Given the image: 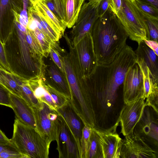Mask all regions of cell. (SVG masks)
Masks as SVG:
<instances>
[{
	"label": "cell",
	"mask_w": 158,
	"mask_h": 158,
	"mask_svg": "<svg viewBox=\"0 0 158 158\" xmlns=\"http://www.w3.org/2000/svg\"><path fill=\"white\" fill-rule=\"evenodd\" d=\"M136 58L135 51L126 44L112 62L98 65L86 79L88 91L94 104L97 100H100L103 107L113 106L127 72L136 63Z\"/></svg>",
	"instance_id": "1"
},
{
	"label": "cell",
	"mask_w": 158,
	"mask_h": 158,
	"mask_svg": "<svg viewBox=\"0 0 158 158\" xmlns=\"http://www.w3.org/2000/svg\"><path fill=\"white\" fill-rule=\"evenodd\" d=\"M90 33L98 64L112 62L127 44L128 37L120 20L110 7L96 20Z\"/></svg>",
	"instance_id": "2"
},
{
	"label": "cell",
	"mask_w": 158,
	"mask_h": 158,
	"mask_svg": "<svg viewBox=\"0 0 158 158\" xmlns=\"http://www.w3.org/2000/svg\"><path fill=\"white\" fill-rule=\"evenodd\" d=\"M3 44L11 73L28 80L40 77L43 64L32 53L26 39L27 28L19 20Z\"/></svg>",
	"instance_id": "3"
},
{
	"label": "cell",
	"mask_w": 158,
	"mask_h": 158,
	"mask_svg": "<svg viewBox=\"0 0 158 158\" xmlns=\"http://www.w3.org/2000/svg\"><path fill=\"white\" fill-rule=\"evenodd\" d=\"M11 140L22 158H48L50 144L36 129L23 124L16 117Z\"/></svg>",
	"instance_id": "4"
},
{
	"label": "cell",
	"mask_w": 158,
	"mask_h": 158,
	"mask_svg": "<svg viewBox=\"0 0 158 158\" xmlns=\"http://www.w3.org/2000/svg\"><path fill=\"white\" fill-rule=\"evenodd\" d=\"M121 10L116 15L128 37L138 44L149 40L147 24L141 13L130 0H122Z\"/></svg>",
	"instance_id": "5"
},
{
	"label": "cell",
	"mask_w": 158,
	"mask_h": 158,
	"mask_svg": "<svg viewBox=\"0 0 158 158\" xmlns=\"http://www.w3.org/2000/svg\"><path fill=\"white\" fill-rule=\"evenodd\" d=\"M31 108L37 131L49 144L56 141L62 121L57 110L41 101L37 106Z\"/></svg>",
	"instance_id": "6"
},
{
	"label": "cell",
	"mask_w": 158,
	"mask_h": 158,
	"mask_svg": "<svg viewBox=\"0 0 158 158\" xmlns=\"http://www.w3.org/2000/svg\"><path fill=\"white\" fill-rule=\"evenodd\" d=\"M99 3L88 2L84 3L82 5L70 33V39L73 46L90 32L95 21L99 17L98 10Z\"/></svg>",
	"instance_id": "7"
},
{
	"label": "cell",
	"mask_w": 158,
	"mask_h": 158,
	"mask_svg": "<svg viewBox=\"0 0 158 158\" xmlns=\"http://www.w3.org/2000/svg\"><path fill=\"white\" fill-rule=\"evenodd\" d=\"M123 139L120 158H157L158 152L134 132Z\"/></svg>",
	"instance_id": "8"
},
{
	"label": "cell",
	"mask_w": 158,
	"mask_h": 158,
	"mask_svg": "<svg viewBox=\"0 0 158 158\" xmlns=\"http://www.w3.org/2000/svg\"><path fill=\"white\" fill-rule=\"evenodd\" d=\"M144 101L139 96L130 102L124 104L117 120L120 123L121 133L123 136L133 132L146 106Z\"/></svg>",
	"instance_id": "9"
},
{
	"label": "cell",
	"mask_w": 158,
	"mask_h": 158,
	"mask_svg": "<svg viewBox=\"0 0 158 158\" xmlns=\"http://www.w3.org/2000/svg\"><path fill=\"white\" fill-rule=\"evenodd\" d=\"M73 47L83 74L86 79L94 73L98 65L90 33Z\"/></svg>",
	"instance_id": "10"
},
{
	"label": "cell",
	"mask_w": 158,
	"mask_h": 158,
	"mask_svg": "<svg viewBox=\"0 0 158 158\" xmlns=\"http://www.w3.org/2000/svg\"><path fill=\"white\" fill-rule=\"evenodd\" d=\"M23 0H0V39L4 44L15 25V13L21 14Z\"/></svg>",
	"instance_id": "11"
},
{
	"label": "cell",
	"mask_w": 158,
	"mask_h": 158,
	"mask_svg": "<svg viewBox=\"0 0 158 158\" xmlns=\"http://www.w3.org/2000/svg\"><path fill=\"white\" fill-rule=\"evenodd\" d=\"M49 57L47 63L43 60L40 77L43 81L70 98L71 91L66 75Z\"/></svg>",
	"instance_id": "12"
},
{
	"label": "cell",
	"mask_w": 158,
	"mask_h": 158,
	"mask_svg": "<svg viewBox=\"0 0 158 158\" xmlns=\"http://www.w3.org/2000/svg\"><path fill=\"white\" fill-rule=\"evenodd\" d=\"M123 90L124 104L130 102L139 96L142 97L143 92V75L136 63L127 72L123 83Z\"/></svg>",
	"instance_id": "13"
},
{
	"label": "cell",
	"mask_w": 158,
	"mask_h": 158,
	"mask_svg": "<svg viewBox=\"0 0 158 158\" xmlns=\"http://www.w3.org/2000/svg\"><path fill=\"white\" fill-rule=\"evenodd\" d=\"M119 123L117 120L114 125L110 128L101 130L97 129L103 158L120 157L123 139L116 131Z\"/></svg>",
	"instance_id": "14"
},
{
	"label": "cell",
	"mask_w": 158,
	"mask_h": 158,
	"mask_svg": "<svg viewBox=\"0 0 158 158\" xmlns=\"http://www.w3.org/2000/svg\"><path fill=\"white\" fill-rule=\"evenodd\" d=\"M133 132L140 136L148 144H152L158 147L157 119L156 120L151 111L145 107Z\"/></svg>",
	"instance_id": "15"
},
{
	"label": "cell",
	"mask_w": 158,
	"mask_h": 158,
	"mask_svg": "<svg viewBox=\"0 0 158 158\" xmlns=\"http://www.w3.org/2000/svg\"><path fill=\"white\" fill-rule=\"evenodd\" d=\"M57 110L63 118L77 144L81 158V139L84 127L82 125L83 123L74 111L69 101L65 105L58 109Z\"/></svg>",
	"instance_id": "16"
},
{
	"label": "cell",
	"mask_w": 158,
	"mask_h": 158,
	"mask_svg": "<svg viewBox=\"0 0 158 158\" xmlns=\"http://www.w3.org/2000/svg\"><path fill=\"white\" fill-rule=\"evenodd\" d=\"M62 120L61 128L56 140L59 157L80 158L77 144L62 118Z\"/></svg>",
	"instance_id": "17"
},
{
	"label": "cell",
	"mask_w": 158,
	"mask_h": 158,
	"mask_svg": "<svg viewBox=\"0 0 158 158\" xmlns=\"http://www.w3.org/2000/svg\"><path fill=\"white\" fill-rule=\"evenodd\" d=\"M29 6L27 9L28 16L34 19L37 27L41 31L53 41L59 42L62 36L61 32L47 20L34 2H29Z\"/></svg>",
	"instance_id": "18"
},
{
	"label": "cell",
	"mask_w": 158,
	"mask_h": 158,
	"mask_svg": "<svg viewBox=\"0 0 158 158\" xmlns=\"http://www.w3.org/2000/svg\"><path fill=\"white\" fill-rule=\"evenodd\" d=\"M10 105L15 117L23 124L36 129V124L32 108L21 97L10 93Z\"/></svg>",
	"instance_id": "19"
},
{
	"label": "cell",
	"mask_w": 158,
	"mask_h": 158,
	"mask_svg": "<svg viewBox=\"0 0 158 158\" xmlns=\"http://www.w3.org/2000/svg\"><path fill=\"white\" fill-rule=\"evenodd\" d=\"M138 44L137 49L134 51L136 59L141 60L145 63L153 81L158 83V56L144 41Z\"/></svg>",
	"instance_id": "20"
},
{
	"label": "cell",
	"mask_w": 158,
	"mask_h": 158,
	"mask_svg": "<svg viewBox=\"0 0 158 158\" xmlns=\"http://www.w3.org/2000/svg\"><path fill=\"white\" fill-rule=\"evenodd\" d=\"M136 63L139 66L142 74L143 84L142 98L145 100L151 92L158 90V83L153 81L150 75L149 68L143 60L136 59Z\"/></svg>",
	"instance_id": "21"
},
{
	"label": "cell",
	"mask_w": 158,
	"mask_h": 158,
	"mask_svg": "<svg viewBox=\"0 0 158 158\" xmlns=\"http://www.w3.org/2000/svg\"><path fill=\"white\" fill-rule=\"evenodd\" d=\"M28 1L34 2L47 20L64 35L66 26L49 10L44 0H28Z\"/></svg>",
	"instance_id": "22"
},
{
	"label": "cell",
	"mask_w": 158,
	"mask_h": 158,
	"mask_svg": "<svg viewBox=\"0 0 158 158\" xmlns=\"http://www.w3.org/2000/svg\"><path fill=\"white\" fill-rule=\"evenodd\" d=\"M12 74L21 88V98L31 108L37 106L40 101L34 95L28 85V80L14 73Z\"/></svg>",
	"instance_id": "23"
},
{
	"label": "cell",
	"mask_w": 158,
	"mask_h": 158,
	"mask_svg": "<svg viewBox=\"0 0 158 158\" xmlns=\"http://www.w3.org/2000/svg\"><path fill=\"white\" fill-rule=\"evenodd\" d=\"M44 1L49 10L66 26L65 0H44Z\"/></svg>",
	"instance_id": "24"
},
{
	"label": "cell",
	"mask_w": 158,
	"mask_h": 158,
	"mask_svg": "<svg viewBox=\"0 0 158 158\" xmlns=\"http://www.w3.org/2000/svg\"><path fill=\"white\" fill-rule=\"evenodd\" d=\"M90 142L86 158H103L97 129L92 127L90 136Z\"/></svg>",
	"instance_id": "25"
},
{
	"label": "cell",
	"mask_w": 158,
	"mask_h": 158,
	"mask_svg": "<svg viewBox=\"0 0 158 158\" xmlns=\"http://www.w3.org/2000/svg\"><path fill=\"white\" fill-rule=\"evenodd\" d=\"M31 31L43 51L44 57H47L49 56L51 48L52 47L59 45L58 42H56L52 40L37 27Z\"/></svg>",
	"instance_id": "26"
},
{
	"label": "cell",
	"mask_w": 158,
	"mask_h": 158,
	"mask_svg": "<svg viewBox=\"0 0 158 158\" xmlns=\"http://www.w3.org/2000/svg\"><path fill=\"white\" fill-rule=\"evenodd\" d=\"M0 75L10 93L21 97V89L12 73L0 67Z\"/></svg>",
	"instance_id": "27"
},
{
	"label": "cell",
	"mask_w": 158,
	"mask_h": 158,
	"mask_svg": "<svg viewBox=\"0 0 158 158\" xmlns=\"http://www.w3.org/2000/svg\"><path fill=\"white\" fill-rule=\"evenodd\" d=\"M41 81L43 85L49 93L55 103L57 110L65 105L69 102L70 98L69 97L58 91L43 81L41 78Z\"/></svg>",
	"instance_id": "28"
},
{
	"label": "cell",
	"mask_w": 158,
	"mask_h": 158,
	"mask_svg": "<svg viewBox=\"0 0 158 158\" xmlns=\"http://www.w3.org/2000/svg\"><path fill=\"white\" fill-rule=\"evenodd\" d=\"M27 28L26 39L31 51L36 59L41 63H43L44 57L43 51L32 31Z\"/></svg>",
	"instance_id": "29"
},
{
	"label": "cell",
	"mask_w": 158,
	"mask_h": 158,
	"mask_svg": "<svg viewBox=\"0 0 158 158\" xmlns=\"http://www.w3.org/2000/svg\"><path fill=\"white\" fill-rule=\"evenodd\" d=\"M66 14V27L69 28L73 27L78 15L76 8V0H65Z\"/></svg>",
	"instance_id": "30"
},
{
	"label": "cell",
	"mask_w": 158,
	"mask_h": 158,
	"mask_svg": "<svg viewBox=\"0 0 158 158\" xmlns=\"http://www.w3.org/2000/svg\"><path fill=\"white\" fill-rule=\"evenodd\" d=\"M139 10L143 16L147 24L149 33V40L158 42V18L147 15L141 12Z\"/></svg>",
	"instance_id": "31"
},
{
	"label": "cell",
	"mask_w": 158,
	"mask_h": 158,
	"mask_svg": "<svg viewBox=\"0 0 158 158\" xmlns=\"http://www.w3.org/2000/svg\"><path fill=\"white\" fill-rule=\"evenodd\" d=\"M92 128V127L86 125L84 126L81 139V158L87 157L90 144V136Z\"/></svg>",
	"instance_id": "32"
},
{
	"label": "cell",
	"mask_w": 158,
	"mask_h": 158,
	"mask_svg": "<svg viewBox=\"0 0 158 158\" xmlns=\"http://www.w3.org/2000/svg\"><path fill=\"white\" fill-rule=\"evenodd\" d=\"M64 52L63 49L60 47H52L51 48L49 55L54 62L58 67L63 73L65 74L62 56L61 54Z\"/></svg>",
	"instance_id": "33"
},
{
	"label": "cell",
	"mask_w": 158,
	"mask_h": 158,
	"mask_svg": "<svg viewBox=\"0 0 158 158\" xmlns=\"http://www.w3.org/2000/svg\"><path fill=\"white\" fill-rule=\"evenodd\" d=\"M133 2L141 12L158 18V9L151 4L141 0H134Z\"/></svg>",
	"instance_id": "34"
},
{
	"label": "cell",
	"mask_w": 158,
	"mask_h": 158,
	"mask_svg": "<svg viewBox=\"0 0 158 158\" xmlns=\"http://www.w3.org/2000/svg\"><path fill=\"white\" fill-rule=\"evenodd\" d=\"M10 92L0 84V105L11 108L10 103Z\"/></svg>",
	"instance_id": "35"
},
{
	"label": "cell",
	"mask_w": 158,
	"mask_h": 158,
	"mask_svg": "<svg viewBox=\"0 0 158 158\" xmlns=\"http://www.w3.org/2000/svg\"><path fill=\"white\" fill-rule=\"evenodd\" d=\"M0 67L11 73L7 62L3 44L0 39Z\"/></svg>",
	"instance_id": "36"
},
{
	"label": "cell",
	"mask_w": 158,
	"mask_h": 158,
	"mask_svg": "<svg viewBox=\"0 0 158 158\" xmlns=\"http://www.w3.org/2000/svg\"><path fill=\"white\" fill-rule=\"evenodd\" d=\"M110 0H102L98 6L99 17L102 16L109 8Z\"/></svg>",
	"instance_id": "37"
},
{
	"label": "cell",
	"mask_w": 158,
	"mask_h": 158,
	"mask_svg": "<svg viewBox=\"0 0 158 158\" xmlns=\"http://www.w3.org/2000/svg\"><path fill=\"white\" fill-rule=\"evenodd\" d=\"M122 6V0H110L109 7L116 15L121 10Z\"/></svg>",
	"instance_id": "38"
},
{
	"label": "cell",
	"mask_w": 158,
	"mask_h": 158,
	"mask_svg": "<svg viewBox=\"0 0 158 158\" xmlns=\"http://www.w3.org/2000/svg\"><path fill=\"white\" fill-rule=\"evenodd\" d=\"M15 150L18 149L12 142L6 143H0V153L5 151Z\"/></svg>",
	"instance_id": "39"
},
{
	"label": "cell",
	"mask_w": 158,
	"mask_h": 158,
	"mask_svg": "<svg viewBox=\"0 0 158 158\" xmlns=\"http://www.w3.org/2000/svg\"><path fill=\"white\" fill-rule=\"evenodd\" d=\"M143 41L148 47L153 50L156 54L158 56V42L150 40H144Z\"/></svg>",
	"instance_id": "40"
},
{
	"label": "cell",
	"mask_w": 158,
	"mask_h": 158,
	"mask_svg": "<svg viewBox=\"0 0 158 158\" xmlns=\"http://www.w3.org/2000/svg\"><path fill=\"white\" fill-rule=\"evenodd\" d=\"M12 143L11 139H9L0 129V143Z\"/></svg>",
	"instance_id": "41"
},
{
	"label": "cell",
	"mask_w": 158,
	"mask_h": 158,
	"mask_svg": "<svg viewBox=\"0 0 158 158\" xmlns=\"http://www.w3.org/2000/svg\"><path fill=\"white\" fill-rule=\"evenodd\" d=\"M85 0H76V10L78 14L82 5Z\"/></svg>",
	"instance_id": "42"
},
{
	"label": "cell",
	"mask_w": 158,
	"mask_h": 158,
	"mask_svg": "<svg viewBox=\"0 0 158 158\" xmlns=\"http://www.w3.org/2000/svg\"><path fill=\"white\" fill-rule=\"evenodd\" d=\"M151 4L155 8L158 9V0H141Z\"/></svg>",
	"instance_id": "43"
},
{
	"label": "cell",
	"mask_w": 158,
	"mask_h": 158,
	"mask_svg": "<svg viewBox=\"0 0 158 158\" xmlns=\"http://www.w3.org/2000/svg\"><path fill=\"white\" fill-rule=\"evenodd\" d=\"M0 84L7 89L5 83L0 75ZM8 90V89H7Z\"/></svg>",
	"instance_id": "44"
},
{
	"label": "cell",
	"mask_w": 158,
	"mask_h": 158,
	"mask_svg": "<svg viewBox=\"0 0 158 158\" xmlns=\"http://www.w3.org/2000/svg\"><path fill=\"white\" fill-rule=\"evenodd\" d=\"M102 0H89V2L91 3H99Z\"/></svg>",
	"instance_id": "45"
},
{
	"label": "cell",
	"mask_w": 158,
	"mask_h": 158,
	"mask_svg": "<svg viewBox=\"0 0 158 158\" xmlns=\"http://www.w3.org/2000/svg\"><path fill=\"white\" fill-rule=\"evenodd\" d=\"M23 2L24 7H27L29 3L28 0H23Z\"/></svg>",
	"instance_id": "46"
},
{
	"label": "cell",
	"mask_w": 158,
	"mask_h": 158,
	"mask_svg": "<svg viewBox=\"0 0 158 158\" xmlns=\"http://www.w3.org/2000/svg\"><path fill=\"white\" fill-rule=\"evenodd\" d=\"M132 2H133V1H134V0H130Z\"/></svg>",
	"instance_id": "47"
}]
</instances>
